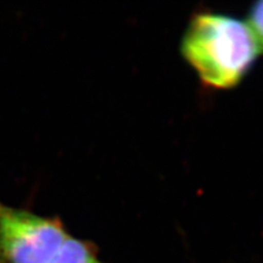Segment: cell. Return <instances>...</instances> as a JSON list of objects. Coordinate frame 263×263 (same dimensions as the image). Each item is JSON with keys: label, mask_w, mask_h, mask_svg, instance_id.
<instances>
[{"label": "cell", "mask_w": 263, "mask_h": 263, "mask_svg": "<svg viewBox=\"0 0 263 263\" xmlns=\"http://www.w3.org/2000/svg\"><path fill=\"white\" fill-rule=\"evenodd\" d=\"M180 54L204 87L229 90L241 84L261 52L246 20L200 10L186 24Z\"/></svg>", "instance_id": "6da1fadb"}, {"label": "cell", "mask_w": 263, "mask_h": 263, "mask_svg": "<svg viewBox=\"0 0 263 263\" xmlns=\"http://www.w3.org/2000/svg\"><path fill=\"white\" fill-rule=\"evenodd\" d=\"M67 237L60 218L0 202V263H49Z\"/></svg>", "instance_id": "7a4b0ae2"}, {"label": "cell", "mask_w": 263, "mask_h": 263, "mask_svg": "<svg viewBox=\"0 0 263 263\" xmlns=\"http://www.w3.org/2000/svg\"><path fill=\"white\" fill-rule=\"evenodd\" d=\"M49 263H104L97 247L88 240L68 236Z\"/></svg>", "instance_id": "3957f363"}, {"label": "cell", "mask_w": 263, "mask_h": 263, "mask_svg": "<svg viewBox=\"0 0 263 263\" xmlns=\"http://www.w3.org/2000/svg\"><path fill=\"white\" fill-rule=\"evenodd\" d=\"M247 23L257 40L260 52L263 54V0L253 3L247 13Z\"/></svg>", "instance_id": "277c9868"}]
</instances>
